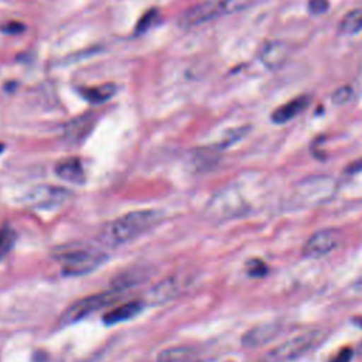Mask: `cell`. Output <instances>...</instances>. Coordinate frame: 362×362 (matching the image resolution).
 Segmentation results:
<instances>
[{
    "mask_svg": "<svg viewBox=\"0 0 362 362\" xmlns=\"http://www.w3.org/2000/svg\"><path fill=\"white\" fill-rule=\"evenodd\" d=\"M160 218L161 214L153 209L133 211L109 223L105 233L109 242L124 243L148 230L160 221Z\"/></svg>",
    "mask_w": 362,
    "mask_h": 362,
    "instance_id": "cell-1",
    "label": "cell"
},
{
    "mask_svg": "<svg viewBox=\"0 0 362 362\" xmlns=\"http://www.w3.org/2000/svg\"><path fill=\"white\" fill-rule=\"evenodd\" d=\"M54 257L59 262L65 274L79 276L100 266L105 262L106 255L88 246H66L55 252Z\"/></svg>",
    "mask_w": 362,
    "mask_h": 362,
    "instance_id": "cell-2",
    "label": "cell"
},
{
    "mask_svg": "<svg viewBox=\"0 0 362 362\" xmlns=\"http://www.w3.org/2000/svg\"><path fill=\"white\" fill-rule=\"evenodd\" d=\"M325 337L327 332L322 329L305 331L303 334L288 338L287 341L272 349L267 358L272 362H291L320 346V344L324 342Z\"/></svg>",
    "mask_w": 362,
    "mask_h": 362,
    "instance_id": "cell-3",
    "label": "cell"
},
{
    "mask_svg": "<svg viewBox=\"0 0 362 362\" xmlns=\"http://www.w3.org/2000/svg\"><path fill=\"white\" fill-rule=\"evenodd\" d=\"M120 290H122V287L116 286V287L109 288L106 291H102V293L92 294V296H88L85 298H81L79 301L74 303L72 305H69L64 311V314L61 315L59 322L64 324V325L74 324V322L82 320L83 317L89 315L90 313L112 304L120 296Z\"/></svg>",
    "mask_w": 362,
    "mask_h": 362,
    "instance_id": "cell-4",
    "label": "cell"
},
{
    "mask_svg": "<svg viewBox=\"0 0 362 362\" xmlns=\"http://www.w3.org/2000/svg\"><path fill=\"white\" fill-rule=\"evenodd\" d=\"M339 243L341 232L338 229H322L307 239L303 246V255L308 257H320L332 252Z\"/></svg>",
    "mask_w": 362,
    "mask_h": 362,
    "instance_id": "cell-5",
    "label": "cell"
},
{
    "mask_svg": "<svg viewBox=\"0 0 362 362\" xmlns=\"http://www.w3.org/2000/svg\"><path fill=\"white\" fill-rule=\"evenodd\" d=\"M223 14L222 3L221 1H204L199 4H195L185 10L180 18L178 24L181 27H192L202 23H206L218 16Z\"/></svg>",
    "mask_w": 362,
    "mask_h": 362,
    "instance_id": "cell-6",
    "label": "cell"
},
{
    "mask_svg": "<svg viewBox=\"0 0 362 362\" xmlns=\"http://www.w3.org/2000/svg\"><path fill=\"white\" fill-rule=\"evenodd\" d=\"M288 57H290V47L280 40L267 41L259 52L260 62L267 69H272V71L280 69L287 62Z\"/></svg>",
    "mask_w": 362,
    "mask_h": 362,
    "instance_id": "cell-7",
    "label": "cell"
},
{
    "mask_svg": "<svg viewBox=\"0 0 362 362\" xmlns=\"http://www.w3.org/2000/svg\"><path fill=\"white\" fill-rule=\"evenodd\" d=\"M280 329L281 327L274 322L257 325L245 332V335L242 337V345L245 348H252V349L263 346L272 342L280 334Z\"/></svg>",
    "mask_w": 362,
    "mask_h": 362,
    "instance_id": "cell-8",
    "label": "cell"
},
{
    "mask_svg": "<svg viewBox=\"0 0 362 362\" xmlns=\"http://www.w3.org/2000/svg\"><path fill=\"white\" fill-rule=\"evenodd\" d=\"M310 100H311L310 95H300V96L290 99L287 103H284L273 110V113L270 116L272 122L276 124L287 123L288 120L298 116L310 105Z\"/></svg>",
    "mask_w": 362,
    "mask_h": 362,
    "instance_id": "cell-9",
    "label": "cell"
},
{
    "mask_svg": "<svg viewBox=\"0 0 362 362\" xmlns=\"http://www.w3.org/2000/svg\"><path fill=\"white\" fill-rule=\"evenodd\" d=\"M55 173L59 178L72 184H82L85 181V173H83L82 164L75 157H69L59 161L55 165Z\"/></svg>",
    "mask_w": 362,
    "mask_h": 362,
    "instance_id": "cell-10",
    "label": "cell"
},
{
    "mask_svg": "<svg viewBox=\"0 0 362 362\" xmlns=\"http://www.w3.org/2000/svg\"><path fill=\"white\" fill-rule=\"evenodd\" d=\"M143 310V301H129V303H124L110 311H107L105 315H103V322L106 325H113V324H117V322H123L126 320H130L133 317H136L140 311Z\"/></svg>",
    "mask_w": 362,
    "mask_h": 362,
    "instance_id": "cell-11",
    "label": "cell"
},
{
    "mask_svg": "<svg viewBox=\"0 0 362 362\" xmlns=\"http://www.w3.org/2000/svg\"><path fill=\"white\" fill-rule=\"evenodd\" d=\"M157 362H202V361L191 348L171 346L158 354Z\"/></svg>",
    "mask_w": 362,
    "mask_h": 362,
    "instance_id": "cell-12",
    "label": "cell"
},
{
    "mask_svg": "<svg viewBox=\"0 0 362 362\" xmlns=\"http://www.w3.org/2000/svg\"><path fill=\"white\" fill-rule=\"evenodd\" d=\"M117 88L113 83H103L99 86H92V88H81L78 92L83 99H86L90 103H103L109 100L115 93Z\"/></svg>",
    "mask_w": 362,
    "mask_h": 362,
    "instance_id": "cell-13",
    "label": "cell"
},
{
    "mask_svg": "<svg viewBox=\"0 0 362 362\" xmlns=\"http://www.w3.org/2000/svg\"><path fill=\"white\" fill-rule=\"evenodd\" d=\"M214 204H216L215 206L216 208H223L219 214L221 215H226V216H230V215H236L239 214V211H242L245 208V204L242 201V198L236 194H233L232 191H226L223 192L222 197H216V199L214 201Z\"/></svg>",
    "mask_w": 362,
    "mask_h": 362,
    "instance_id": "cell-14",
    "label": "cell"
},
{
    "mask_svg": "<svg viewBox=\"0 0 362 362\" xmlns=\"http://www.w3.org/2000/svg\"><path fill=\"white\" fill-rule=\"evenodd\" d=\"M65 191L59 188H37L30 195V201L35 202L37 205H49L58 202L64 198Z\"/></svg>",
    "mask_w": 362,
    "mask_h": 362,
    "instance_id": "cell-15",
    "label": "cell"
},
{
    "mask_svg": "<svg viewBox=\"0 0 362 362\" xmlns=\"http://www.w3.org/2000/svg\"><path fill=\"white\" fill-rule=\"evenodd\" d=\"M339 31L351 35L362 31V8L348 11L339 21Z\"/></svg>",
    "mask_w": 362,
    "mask_h": 362,
    "instance_id": "cell-16",
    "label": "cell"
},
{
    "mask_svg": "<svg viewBox=\"0 0 362 362\" xmlns=\"http://www.w3.org/2000/svg\"><path fill=\"white\" fill-rule=\"evenodd\" d=\"M177 293V280L174 277L165 279L160 281L154 288L151 290V300L156 301H167L168 298L174 297Z\"/></svg>",
    "mask_w": 362,
    "mask_h": 362,
    "instance_id": "cell-17",
    "label": "cell"
},
{
    "mask_svg": "<svg viewBox=\"0 0 362 362\" xmlns=\"http://www.w3.org/2000/svg\"><path fill=\"white\" fill-rule=\"evenodd\" d=\"M14 240H16V233L13 229L6 226L0 229V259L10 252V249L14 245Z\"/></svg>",
    "mask_w": 362,
    "mask_h": 362,
    "instance_id": "cell-18",
    "label": "cell"
},
{
    "mask_svg": "<svg viewBox=\"0 0 362 362\" xmlns=\"http://www.w3.org/2000/svg\"><path fill=\"white\" fill-rule=\"evenodd\" d=\"M354 96V89L351 85H342L339 88H337L332 95H331V100L335 105H345L348 103Z\"/></svg>",
    "mask_w": 362,
    "mask_h": 362,
    "instance_id": "cell-19",
    "label": "cell"
},
{
    "mask_svg": "<svg viewBox=\"0 0 362 362\" xmlns=\"http://www.w3.org/2000/svg\"><path fill=\"white\" fill-rule=\"evenodd\" d=\"M246 272L250 277H263L267 274V266L260 259H250L246 263Z\"/></svg>",
    "mask_w": 362,
    "mask_h": 362,
    "instance_id": "cell-20",
    "label": "cell"
},
{
    "mask_svg": "<svg viewBox=\"0 0 362 362\" xmlns=\"http://www.w3.org/2000/svg\"><path fill=\"white\" fill-rule=\"evenodd\" d=\"M246 132H247V127H238V129H233L232 132L228 133V136L223 139V141L219 144V147L223 148V147L230 146L232 143H235V141H238L240 137H243Z\"/></svg>",
    "mask_w": 362,
    "mask_h": 362,
    "instance_id": "cell-21",
    "label": "cell"
},
{
    "mask_svg": "<svg viewBox=\"0 0 362 362\" xmlns=\"http://www.w3.org/2000/svg\"><path fill=\"white\" fill-rule=\"evenodd\" d=\"M156 17H157V11H156V10H150L148 13H146V14L140 18V21H139V24H137V28H136V33H137V34L144 33V31L151 25V23L156 21Z\"/></svg>",
    "mask_w": 362,
    "mask_h": 362,
    "instance_id": "cell-22",
    "label": "cell"
},
{
    "mask_svg": "<svg viewBox=\"0 0 362 362\" xmlns=\"http://www.w3.org/2000/svg\"><path fill=\"white\" fill-rule=\"evenodd\" d=\"M223 13H235L247 4V0H222Z\"/></svg>",
    "mask_w": 362,
    "mask_h": 362,
    "instance_id": "cell-23",
    "label": "cell"
},
{
    "mask_svg": "<svg viewBox=\"0 0 362 362\" xmlns=\"http://www.w3.org/2000/svg\"><path fill=\"white\" fill-rule=\"evenodd\" d=\"M329 1L328 0H308V10L313 14H322L328 10Z\"/></svg>",
    "mask_w": 362,
    "mask_h": 362,
    "instance_id": "cell-24",
    "label": "cell"
},
{
    "mask_svg": "<svg viewBox=\"0 0 362 362\" xmlns=\"http://www.w3.org/2000/svg\"><path fill=\"white\" fill-rule=\"evenodd\" d=\"M351 356H352L351 348L345 346V348H342L329 362H349V361H351Z\"/></svg>",
    "mask_w": 362,
    "mask_h": 362,
    "instance_id": "cell-25",
    "label": "cell"
},
{
    "mask_svg": "<svg viewBox=\"0 0 362 362\" xmlns=\"http://www.w3.org/2000/svg\"><path fill=\"white\" fill-rule=\"evenodd\" d=\"M24 27L23 25H20V24H16V23H11L10 25H6V27H1V30L3 31H7V33H10V31H13V33H16V31H18V30H23Z\"/></svg>",
    "mask_w": 362,
    "mask_h": 362,
    "instance_id": "cell-26",
    "label": "cell"
},
{
    "mask_svg": "<svg viewBox=\"0 0 362 362\" xmlns=\"http://www.w3.org/2000/svg\"><path fill=\"white\" fill-rule=\"evenodd\" d=\"M351 171H362V160L354 163L351 167Z\"/></svg>",
    "mask_w": 362,
    "mask_h": 362,
    "instance_id": "cell-27",
    "label": "cell"
}]
</instances>
